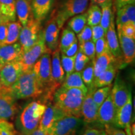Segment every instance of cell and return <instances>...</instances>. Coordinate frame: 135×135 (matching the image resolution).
<instances>
[{"label": "cell", "instance_id": "1", "mask_svg": "<svg viewBox=\"0 0 135 135\" xmlns=\"http://www.w3.org/2000/svg\"><path fill=\"white\" fill-rule=\"evenodd\" d=\"M86 93L78 88L60 86L55 93L53 103L65 114L81 118V104Z\"/></svg>", "mask_w": 135, "mask_h": 135}, {"label": "cell", "instance_id": "2", "mask_svg": "<svg viewBox=\"0 0 135 135\" xmlns=\"http://www.w3.org/2000/svg\"><path fill=\"white\" fill-rule=\"evenodd\" d=\"M46 108V104L41 100L27 104L21 111L17 122L19 135H30L38 128Z\"/></svg>", "mask_w": 135, "mask_h": 135}, {"label": "cell", "instance_id": "3", "mask_svg": "<svg viewBox=\"0 0 135 135\" xmlns=\"http://www.w3.org/2000/svg\"><path fill=\"white\" fill-rule=\"evenodd\" d=\"M8 89L16 99L37 98L43 93L33 68L23 72L15 83Z\"/></svg>", "mask_w": 135, "mask_h": 135}, {"label": "cell", "instance_id": "4", "mask_svg": "<svg viewBox=\"0 0 135 135\" xmlns=\"http://www.w3.org/2000/svg\"><path fill=\"white\" fill-rule=\"evenodd\" d=\"M89 0H67L53 16L60 30L66 21L73 16L85 12L88 7Z\"/></svg>", "mask_w": 135, "mask_h": 135}, {"label": "cell", "instance_id": "5", "mask_svg": "<svg viewBox=\"0 0 135 135\" xmlns=\"http://www.w3.org/2000/svg\"><path fill=\"white\" fill-rule=\"evenodd\" d=\"M51 52V51L47 48L45 43L44 31L42 29L39 34V36L36 43L31 47L29 50L22 53L20 58L23 66V72L26 71L33 68L34 65L40 59L43 54Z\"/></svg>", "mask_w": 135, "mask_h": 135}, {"label": "cell", "instance_id": "6", "mask_svg": "<svg viewBox=\"0 0 135 135\" xmlns=\"http://www.w3.org/2000/svg\"><path fill=\"white\" fill-rule=\"evenodd\" d=\"M51 53L48 52L43 54L33 67V70L36 75L39 84L43 91L42 95L46 93L51 85Z\"/></svg>", "mask_w": 135, "mask_h": 135}, {"label": "cell", "instance_id": "7", "mask_svg": "<svg viewBox=\"0 0 135 135\" xmlns=\"http://www.w3.org/2000/svg\"><path fill=\"white\" fill-rule=\"evenodd\" d=\"M42 29L41 22L35 20L32 15L27 24L23 26L20 32L18 40L23 53L29 50L36 43Z\"/></svg>", "mask_w": 135, "mask_h": 135}, {"label": "cell", "instance_id": "8", "mask_svg": "<svg viewBox=\"0 0 135 135\" xmlns=\"http://www.w3.org/2000/svg\"><path fill=\"white\" fill-rule=\"evenodd\" d=\"M81 123V118L66 114L55 121L51 133L52 135H76Z\"/></svg>", "mask_w": 135, "mask_h": 135}, {"label": "cell", "instance_id": "9", "mask_svg": "<svg viewBox=\"0 0 135 135\" xmlns=\"http://www.w3.org/2000/svg\"><path fill=\"white\" fill-rule=\"evenodd\" d=\"M23 73L20 60L4 65L0 68V88H9L15 83Z\"/></svg>", "mask_w": 135, "mask_h": 135}, {"label": "cell", "instance_id": "10", "mask_svg": "<svg viewBox=\"0 0 135 135\" xmlns=\"http://www.w3.org/2000/svg\"><path fill=\"white\" fill-rule=\"evenodd\" d=\"M16 99L9 89L0 88V119H12L18 111Z\"/></svg>", "mask_w": 135, "mask_h": 135}, {"label": "cell", "instance_id": "11", "mask_svg": "<svg viewBox=\"0 0 135 135\" xmlns=\"http://www.w3.org/2000/svg\"><path fill=\"white\" fill-rule=\"evenodd\" d=\"M110 94L116 111L127 102L132 94L131 88L128 86V84L120 78L117 77L113 86L111 88Z\"/></svg>", "mask_w": 135, "mask_h": 135}, {"label": "cell", "instance_id": "12", "mask_svg": "<svg viewBox=\"0 0 135 135\" xmlns=\"http://www.w3.org/2000/svg\"><path fill=\"white\" fill-rule=\"evenodd\" d=\"M65 115H66V114L54 105L53 102L48 103L46 104V108L42 116L38 128L51 133L55 121Z\"/></svg>", "mask_w": 135, "mask_h": 135}, {"label": "cell", "instance_id": "13", "mask_svg": "<svg viewBox=\"0 0 135 135\" xmlns=\"http://www.w3.org/2000/svg\"><path fill=\"white\" fill-rule=\"evenodd\" d=\"M105 38L107 41L109 51L114 56V57L117 60L121 65H123L122 53H121L120 46H119V41L117 33H116L115 23H114V14L111 18L110 24L106 31Z\"/></svg>", "mask_w": 135, "mask_h": 135}, {"label": "cell", "instance_id": "14", "mask_svg": "<svg viewBox=\"0 0 135 135\" xmlns=\"http://www.w3.org/2000/svg\"><path fill=\"white\" fill-rule=\"evenodd\" d=\"M94 91V90L88 91L81 104V114L83 118V121L87 124L93 123L97 120L98 107L93 99Z\"/></svg>", "mask_w": 135, "mask_h": 135}, {"label": "cell", "instance_id": "15", "mask_svg": "<svg viewBox=\"0 0 135 135\" xmlns=\"http://www.w3.org/2000/svg\"><path fill=\"white\" fill-rule=\"evenodd\" d=\"M117 31L123 61L128 65L133 63L135 58V39L124 36L119 28H117Z\"/></svg>", "mask_w": 135, "mask_h": 135}, {"label": "cell", "instance_id": "16", "mask_svg": "<svg viewBox=\"0 0 135 135\" xmlns=\"http://www.w3.org/2000/svg\"><path fill=\"white\" fill-rule=\"evenodd\" d=\"M43 31L45 43L47 48L52 53L58 48L59 35L60 31V28L58 27L53 16H51V19L48 21Z\"/></svg>", "mask_w": 135, "mask_h": 135}, {"label": "cell", "instance_id": "17", "mask_svg": "<svg viewBox=\"0 0 135 135\" xmlns=\"http://www.w3.org/2000/svg\"><path fill=\"white\" fill-rule=\"evenodd\" d=\"M116 114V109L111 94L101 104L98 111L97 120L102 125L113 124Z\"/></svg>", "mask_w": 135, "mask_h": 135}, {"label": "cell", "instance_id": "18", "mask_svg": "<svg viewBox=\"0 0 135 135\" xmlns=\"http://www.w3.org/2000/svg\"><path fill=\"white\" fill-rule=\"evenodd\" d=\"M23 53L20 43L0 46V68L10 62L19 60Z\"/></svg>", "mask_w": 135, "mask_h": 135}, {"label": "cell", "instance_id": "19", "mask_svg": "<svg viewBox=\"0 0 135 135\" xmlns=\"http://www.w3.org/2000/svg\"><path fill=\"white\" fill-rule=\"evenodd\" d=\"M132 94L129 97L127 102L116 111L113 125L123 129L128 124H131L132 116Z\"/></svg>", "mask_w": 135, "mask_h": 135}, {"label": "cell", "instance_id": "20", "mask_svg": "<svg viewBox=\"0 0 135 135\" xmlns=\"http://www.w3.org/2000/svg\"><path fill=\"white\" fill-rule=\"evenodd\" d=\"M55 0H31L33 18L39 21L46 19L53 8Z\"/></svg>", "mask_w": 135, "mask_h": 135}, {"label": "cell", "instance_id": "21", "mask_svg": "<svg viewBox=\"0 0 135 135\" xmlns=\"http://www.w3.org/2000/svg\"><path fill=\"white\" fill-rule=\"evenodd\" d=\"M93 61L94 78L99 76L112 64L118 63V65H120V66H122L121 63H119V61L114 58V56L109 51L101 54L98 56H95Z\"/></svg>", "mask_w": 135, "mask_h": 135}, {"label": "cell", "instance_id": "22", "mask_svg": "<svg viewBox=\"0 0 135 135\" xmlns=\"http://www.w3.org/2000/svg\"><path fill=\"white\" fill-rule=\"evenodd\" d=\"M120 65L118 63L111 65L106 70L102 73L99 76L94 80V87L95 88L110 85L115 78L118 68Z\"/></svg>", "mask_w": 135, "mask_h": 135}, {"label": "cell", "instance_id": "23", "mask_svg": "<svg viewBox=\"0 0 135 135\" xmlns=\"http://www.w3.org/2000/svg\"><path fill=\"white\" fill-rule=\"evenodd\" d=\"M31 1L16 0V15L22 26H25L32 16Z\"/></svg>", "mask_w": 135, "mask_h": 135}, {"label": "cell", "instance_id": "24", "mask_svg": "<svg viewBox=\"0 0 135 135\" xmlns=\"http://www.w3.org/2000/svg\"><path fill=\"white\" fill-rule=\"evenodd\" d=\"M23 28L19 21H9L8 24L7 35L4 45H11L16 43L19 40L20 32Z\"/></svg>", "mask_w": 135, "mask_h": 135}, {"label": "cell", "instance_id": "25", "mask_svg": "<svg viewBox=\"0 0 135 135\" xmlns=\"http://www.w3.org/2000/svg\"><path fill=\"white\" fill-rule=\"evenodd\" d=\"M61 86L67 88H78L86 92L88 91L87 88L83 81L81 73L80 72H73L70 76L65 78V80Z\"/></svg>", "mask_w": 135, "mask_h": 135}, {"label": "cell", "instance_id": "26", "mask_svg": "<svg viewBox=\"0 0 135 135\" xmlns=\"http://www.w3.org/2000/svg\"><path fill=\"white\" fill-rule=\"evenodd\" d=\"M93 60L89 61V63L81 72L83 81L87 88L88 91L95 90L97 89L94 87V75Z\"/></svg>", "mask_w": 135, "mask_h": 135}, {"label": "cell", "instance_id": "27", "mask_svg": "<svg viewBox=\"0 0 135 135\" xmlns=\"http://www.w3.org/2000/svg\"><path fill=\"white\" fill-rule=\"evenodd\" d=\"M0 13L9 21H16V0H0Z\"/></svg>", "mask_w": 135, "mask_h": 135}, {"label": "cell", "instance_id": "28", "mask_svg": "<svg viewBox=\"0 0 135 135\" xmlns=\"http://www.w3.org/2000/svg\"><path fill=\"white\" fill-rule=\"evenodd\" d=\"M86 23L87 13L84 12L71 17L68 23V27H69L75 34L78 35L83 29Z\"/></svg>", "mask_w": 135, "mask_h": 135}, {"label": "cell", "instance_id": "29", "mask_svg": "<svg viewBox=\"0 0 135 135\" xmlns=\"http://www.w3.org/2000/svg\"><path fill=\"white\" fill-rule=\"evenodd\" d=\"M76 38L75 33L69 27L64 28L62 31L59 45V49L61 53H64Z\"/></svg>", "mask_w": 135, "mask_h": 135}, {"label": "cell", "instance_id": "30", "mask_svg": "<svg viewBox=\"0 0 135 135\" xmlns=\"http://www.w3.org/2000/svg\"><path fill=\"white\" fill-rule=\"evenodd\" d=\"M101 18L99 23L100 26L103 28L104 31L106 33L108 28L110 24V21L113 15V2H109L106 3L101 6Z\"/></svg>", "mask_w": 135, "mask_h": 135}, {"label": "cell", "instance_id": "31", "mask_svg": "<svg viewBox=\"0 0 135 135\" xmlns=\"http://www.w3.org/2000/svg\"><path fill=\"white\" fill-rule=\"evenodd\" d=\"M87 24L89 26L99 25L101 18V9L96 4L90 5L87 11Z\"/></svg>", "mask_w": 135, "mask_h": 135}, {"label": "cell", "instance_id": "32", "mask_svg": "<svg viewBox=\"0 0 135 135\" xmlns=\"http://www.w3.org/2000/svg\"><path fill=\"white\" fill-rule=\"evenodd\" d=\"M111 88L112 85L110 84L106 86L99 88V89H96L93 93V99L98 108L106 99V98L110 94Z\"/></svg>", "mask_w": 135, "mask_h": 135}, {"label": "cell", "instance_id": "33", "mask_svg": "<svg viewBox=\"0 0 135 135\" xmlns=\"http://www.w3.org/2000/svg\"><path fill=\"white\" fill-rule=\"evenodd\" d=\"M75 56L69 57L61 53L60 55L61 63L66 73L65 78L70 76L75 71Z\"/></svg>", "mask_w": 135, "mask_h": 135}, {"label": "cell", "instance_id": "34", "mask_svg": "<svg viewBox=\"0 0 135 135\" xmlns=\"http://www.w3.org/2000/svg\"><path fill=\"white\" fill-rule=\"evenodd\" d=\"M89 58L83 53L82 51L78 48L75 60V71L76 72L81 73L84 67L89 63Z\"/></svg>", "mask_w": 135, "mask_h": 135}, {"label": "cell", "instance_id": "35", "mask_svg": "<svg viewBox=\"0 0 135 135\" xmlns=\"http://www.w3.org/2000/svg\"><path fill=\"white\" fill-rule=\"evenodd\" d=\"M79 48L86 56L88 57L89 60H92L96 56L95 46L94 43L92 40L85 41L81 44H78Z\"/></svg>", "mask_w": 135, "mask_h": 135}, {"label": "cell", "instance_id": "36", "mask_svg": "<svg viewBox=\"0 0 135 135\" xmlns=\"http://www.w3.org/2000/svg\"><path fill=\"white\" fill-rule=\"evenodd\" d=\"M17 131L12 123L0 119V135H16Z\"/></svg>", "mask_w": 135, "mask_h": 135}, {"label": "cell", "instance_id": "37", "mask_svg": "<svg viewBox=\"0 0 135 135\" xmlns=\"http://www.w3.org/2000/svg\"><path fill=\"white\" fill-rule=\"evenodd\" d=\"M78 44H81L84 42L92 40L91 28L89 25H85L84 28L78 34Z\"/></svg>", "mask_w": 135, "mask_h": 135}, {"label": "cell", "instance_id": "38", "mask_svg": "<svg viewBox=\"0 0 135 135\" xmlns=\"http://www.w3.org/2000/svg\"><path fill=\"white\" fill-rule=\"evenodd\" d=\"M94 46H95L96 56H98L101 54L109 51L105 37H103L98 40L94 43Z\"/></svg>", "mask_w": 135, "mask_h": 135}, {"label": "cell", "instance_id": "39", "mask_svg": "<svg viewBox=\"0 0 135 135\" xmlns=\"http://www.w3.org/2000/svg\"><path fill=\"white\" fill-rule=\"evenodd\" d=\"M116 22L117 27H121L123 25H125L128 23H132V22H131L130 19H129L127 13L125 12V11L123 9V8L117 9Z\"/></svg>", "mask_w": 135, "mask_h": 135}, {"label": "cell", "instance_id": "40", "mask_svg": "<svg viewBox=\"0 0 135 135\" xmlns=\"http://www.w3.org/2000/svg\"><path fill=\"white\" fill-rule=\"evenodd\" d=\"M119 28L124 36L135 39V24L133 23H128L123 25L121 27H117Z\"/></svg>", "mask_w": 135, "mask_h": 135}, {"label": "cell", "instance_id": "41", "mask_svg": "<svg viewBox=\"0 0 135 135\" xmlns=\"http://www.w3.org/2000/svg\"><path fill=\"white\" fill-rule=\"evenodd\" d=\"M92 31V41L95 43L98 40L103 37H105L106 33L103 28L100 26V25L96 26H91Z\"/></svg>", "mask_w": 135, "mask_h": 135}, {"label": "cell", "instance_id": "42", "mask_svg": "<svg viewBox=\"0 0 135 135\" xmlns=\"http://www.w3.org/2000/svg\"><path fill=\"white\" fill-rule=\"evenodd\" d=\"M105 132L107 135H126L123 129L116 127L113 124H106L104 125Z\"/></svg>", "mask_w": 135, "mask_h": 135}, {"label": "cell", "instance_id": "43", "mask_svg": "<svg viewBox=\"0 0 135 135\" xmlns=\"http://www.w3.org/2000/svg\"><path fill=\"white\" fill-rule=\"evenodd\" d=\"M78 39L76 38L75 41H74L73 43L70 45V47H69V48L63 53H64L66 56L69 57L75 56L78 51Z\"/></svg>", "mask_w": 135, "mask_h": 135}, {"label": "cell", "instance_id": "44", "mask_svg": "<svg viewBox=\"0 0 135 135\" xmlns=\"http://www.w3.org/2000/svg\"><path fill=\"white\" fill-rule=\"evenodd\" d=\"M123 9L125 11L130 19L131 22L135 23V5L134 4H131L126 5L122 7Z\"/></svg>", "mask_w": 135, "mask_h": 135}, {"label": "cell", "instance_id": "45", "mask_svg": "<svg viewBox=\"0 0 135 135\" xmlns=\"http://www.w3.org/2000/svg\"><path fill=\"white\" fill-rule=\"evenodd\" d=\"M8 24V22H6V23L0 25V46L4 45L6 35H7Z\"/></svg>", "mask_w": 135, "mask_h": 135}, {"label": "cell", "instance_id": "46", "mask_svg": "<svg viewBox=\"0 0 135 135\" xmlns=\"http://www.w3.org/2000/svg\"><path fill=\"white\" fill-rule=\"evenodd\" d=\"M114 8L117 10L126 5L134 4L135 0H115L114 1Z\"/></svg>", "mask_w": 135, "mask_h": 135}, {"label": "cell", "instance_id": "47", "mask_svg": "<svg viewBox=\"0 0 135 135\" xmlns=\"http://www.w3.org/2000/svg\"><path fill=\"white\" fill-rule=\"evenodd\" d=\"M100 130L95 128H88L86 129L83 135H99L101 133Z\"/></svg>", "mask_w": 135, "mask_h": 135}, {"label": "cell", "instance_id": "48", "mask_svg": "<svg viewBox=\"0 0 135 135\" xmlns=\"http://www.w3.org/2000/svg\"><path fill=\"white\" fill-rule=\"evenodd\" d=\"M111 1L113 2L112 0H90V5L96 4L101 7V6L106 4V3L111 2Z\"/></svg>", "mask_w": 135, "mask_h": 135}, {"label": "cell", "instance_id": "49", "mask_svg": "<svg viewBox=\"0 0 135 135\" xmlns=\"http://www.w3.org/2000/svg\"><path fill=\"white\" fill-rule=\"evenodd\" d=\"M30 135H52L51 133H50L46 131H45L40 128H37L35 131H34L33 133H31Z\"/></svg>", "mask_w": 135, "mask_h": 135}, {"label": "cell", "instance_id": "50", "mask_svg": "<svg viewBox=\"0 0 135 135\" xmlns=\"http://www.w3.org/2000/svg\"><path fill=\"white\" fill-rule=\"evenodd\" d=\"M124 129V132L126 133V135H133L131 131V124H127Z\"/></svg>", "mask_w": 135, "mask_h": 135}, {"label": "cell", "instance_id": "51", "mask_svg": "<svg viewBox=\"0 0 135 135\" xmlns=\"http://www.w3.org/2000/svg\"><path fill=\"white\" fill-rule=\"evenodd\" d=\"M9 20L6 18V16H4V15L1 14L0 13V25L3 24L4 23H6V22H9Z\"/></svg>", "mask_w": 135, "mask_h": 135}, {"label": "cell", "instance_id": "52", "mask_svg": "<svg viewBox=\"0 0 135 135\" xmlns=\"http://www.w3.org/2000/svg\"><path fill=\"white\" fill-rule=\"evenodd\" d=\"M131 131L133 135H135V125L134 123H133L131 125Z\"/></svg>", "mask_w": 135, "mask_h": 135}, {"label": "cell", "instance_id": "53", "mask_svg": "<svg viewBox=\"0 0 135 135\" xmlns=\"http://www.w3.org/2000/svg\"><path fill=\"white\" fill-rule=\"evenodd\" d=\"M99 135H107V134H106V133L104 131H101Z\"/></svg>", "mask_w": 135, "mask_h": 135}, {"label": "cell", "instance_id": "54", "mask_svg": "<svg viewBox=\"0 0 135 135\" xmlns=\"http://www.w3.org/2000/svg\"><path fill=\"white\" fill-rule=\"evenodd\" d=\"M114 1H115V0H112V1H113V3H114Z\"/></svg>", "mask_w": 135, "mask_h": 135}, {"label": "cell", "instance_id": "55", "mask_svg": "<svg viewBox=\"0 0 135 135\" xmlns=\"http://www.w3.org/2000/svg\"><path fill=\"white\" fill-rule=\"evenodd\" d=\"M28 1H31V0H28Z\"/></svg>", "mask_w": 135, "mask_h": 135}]
</instances>
